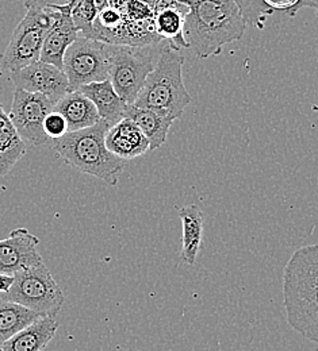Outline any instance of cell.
Instances as JSON below:
<instances>
[{"instance_id": "obj_1", "label": "cell", "mask_w": 318, "mask_h": 351, "mask_svg": "<svg viewBox=\"0 0 318 351\" xmlns=\"http://www.w3.org/2000/svg\"><path fill=\"white\" fill-rule=\"evenodd\" d=\"M188 12L184 37L198 58L221 54L224 46L242 38L247 22L234 0H183Z\"/></svg>"}, {"instance_id": "obj_2", "label": "cell", "mask_w": 318, "mask_h": 351, "mask_svg": "<svg viewBox=\"0 0 318 351\" xmlns=\"http://www.w3.org/2000/svg\"><path fill=\"white\" fill-rule=\"evenodd\" d=\"M283 303L290 327L318 345V245L298 249L286 263Z\"/></svg>"}, {"instance_id": "obj_3", "label": "cell", "mask_w": 318, "mask_h": 351, "mask_svg": "<svg viewBox=\"0 0 318 351\" xmlns=\"http://www.w3.org/2000/svg\"><path fill=\"white\" fill-rule=\"evenodd\" d=\"M109 129L110 125L100 119L91 128L67 132L57 139H50L49 145L67 165L115 186L125 169V160L107 149L104 139Z\"/></svg>"}, {"instance_id": "obj_4", "label": "cell", "mask_w": 318, "mask_h": 351, "mask_svg": "<svg viewBox=\"0 0 318 351\" xmlns=\"http://www.w3.org/2000/svg\"><path fill=\"white\" fill-rule=\"evenodd\" d=\"M184 57L179 47L166 41L153 71L139 90L136 107L159 111L172 119H179L191 103V96L183 82Z\"/></svg>"}, {"instance_id": "obj_5", "label": "cell", "mask_w": 318, "mask_h": 351, "mask_svg": "<svg viewBox=\"0 0 318 351\" xmlns=\"http://www.w3.org/2000/svg\"><path fill=\"white\" fill-rule=\"evenodd\" d=\"M164 41L145 46L113 45L109 80L115 92L128 103L136 101L148 75L156 66Z\"/></svg>"}, {"instance_id": "obj_6", "label": "cell", "mask_w": 318, "mask_h": 351, "mask_svg": "<svg viewBox=\"0 0 318 351\" xmlns=\"http://www.w3.org/2000/svg\"><path fill=\"white\" fill-rule=\"evenodd\" d=\"M53 22V8H29L0 54V71L12 73L40 61L43 45Z\"/></svg>"}, {"instance_id": "obj_7", "label": "cell", "mask_w": 318, "mask_h": 351, "mask_svg": "<svg viewBox=\"0 0 318 351\" xmlns=\"http://www.w3.org/2000/svg\"><path fill=\"white\" fill-rule=\"evenodd\" d=\"M4 296L41 317H56L65 303L64 292L44 263L15 273L14 284Z\"/></svg>"}, {"instance_id": "obj_8", "label": "cell", "mask_w": 318, "mask_h": 351, "mask_svg": "<svg viewBox=\"0 0 318 351\" xmlns=\"http://www.w3.org/2000/svg\"><path fill=\"white\" fill-rule=\"evenodd\" d=\"M111 46L80 36L67 49L63 65L68 77V92L109 79Z\"/></svg>"}, {"instance_id": "obj_9", "label": "cell", "mask_w": 318, "mask_h": 351, "mask_svg": "<svg viewBox=\"0 0 318 351\" xmlns=\"http://www.w3.org/2000/svg\"><path fill=\"white\" fill-rule=\"evenodd\" d=\"M53 110L54 103L44 95L15 88L8 115L16 132L26 143H30L32 146H44L50 142L44 130V122Z\"/></svg>"}, {"instance_id": "obj_10", "label": "cell", "mask_w": 318, "mask_h": 351, "mask_svg": "<svg viewBox=\"0 0 318 351\" xmlns=\"http://www.w3.org/2000/svg\"><path fill=\"white\" fill-rule=\"evenodd\" d=\"M10 75L15 88L41 93L54 103V106L68 93V77L65 72L47 62L37 61Z\"/></svg>"}, {"instance_id": "obj_11", "label": "cell", "mask_w": 318, "mask_h": 351, "mask_svg": "<svg viewBox=\"0 0 318 351\" xmlns=\"http://www.w3.org/2000/svg\"><path fill=\"white\" fill-rule=\"evenodd\" d=\"M40 238L27 228L19 227L0 239V273L11 274L44 263L37 247Z\"/></svg>"}, {"instance_id": "obj_12", "label": "cell", "mask_w": 318, "mask_h": 351, "mask_svg": "<svg viewBox=\"0 0 318 351\" xmlns=\"http://www.w3.org/2000/svg\"><path fill=\"white\" fill-rule=\"evenodd\" d=\"M54 10V22L46 34L40 61L52 64L64 71V54L67 49L79 37L80 32L72 21L71 5H57Z\"/></svg>"}, {"instance_id": "obj_13", "label": "cell", "mask_w": 318, "mask_h": 351, "mask_svg": "<svg viewBox=\"0 0 318 351\" xmlns=\"http://www.w3.org/2000/svg\"><path fill=\"white\" fill-rule=\"evenodd\" d=\"M107 149L121 160L129 161L149 152V141L133 121L124 118L106 134Z\"/></svg>"}, {"instance_id": "obj_14", "label": "cell", "mask_w": 318, "mask_h": 351, "mask_svg": "<svg viewBox=\"0 0 318 351\" xmlns=\"http://www.w3.org/2000/svg\"><path fill=\"white\" fill-rule=\"evenodd\" d=\"M78 90L91 100L98 110L100 119L107 122L110 128L126 118V110L129 104L115 92L109 79L87 84Z\"/></svg>"}, {"instance_id": "obj_15", "label": "cell", "mask_w": 318, "mask_h": 351, "mask_svg": "<svg viewBox=\"0 0 318 351\" xmlns=\"http://www.w3.org/2000/svg\"><path fill=\"white\" fill-rule=\"evenodd\" d=\"M57 330L58 322L54 317H40L4 342L0 351H43L54 338Z\"/></svg>"}, {"instance_id": "obj_16", "label": "cell", "mask_w": 318, "mask_h": 351, "mask_svg": "<svg viewBox=\"0 0 318 351\" xmlns=\"http://www.w3.org/2000/svg\"><path fill=\"white\" fill-rule=\"evenodd\" d=\"M54 111L60 112L65 118L68 132H78L91 128L100 121L95 104L79 90L68 92L64 97H61L56 103Z\"/></svg>"}, {"instance_id": "obj_17", "label": "cell", "mask_w": 318, "mask_h": 351, "mask_svg": "<svg viewBox=\"0 0 318 351\" xmlns=\"http://www.w3.org/2000/svg\"><path fill=\"white\" fill-rule=\"evenodd\" d=\"M126 118L133 121L139 130L145 134L149 141V150L152 152L160 149L166 143L170 129L175 122V119L168 115L150 108L136 107L135 104L128 106Z\"/></svg>"}, {"instance_id": "obj_18", "label": "cell", "mask_w": 318, "mask_h": 351, "mask_svg": "<svg viewBox=\"0 0 318 351\" xmlns=\"http://www.w3.org/2000/svg\"><path fill=\"white\" fill-rule=\"evenodd\" d=\"M26 152V142L21 138L10 115L0 104V177L8 175Z\"/></svg>"}, {"instance_id": "obj_19", "label": "cell", "mask_w": 318, "mask_h": 351, "mask_svg": "<svg viewBox=\"0 0 318 351\" xmlns=\"http://www.w3.org/2000/svg\"><path fill=\"white\" fill-rule=\"evenodd\" d=\"M178 214L183 227L181 260L187 265H194L203 238V214L195 204L179 208Z\"/></svg>"}, {"instance_id": "obj_20", "label": "cell", "mask_w": 318, "mask_h": 351, "mask_svg": "<svg viewBox=\"0 0 318 351\" xmlns=\"http://www.w3.org/2000/svg\"><path fill=\"white\" fill-rule=\"evenodd\" d=\"M36 312L8 300L0 293V348L16 332L38 320Z\"/></svg>"}, {"instance_id": "obj_21", "label": "cell", "mask_w": 318, "mask_h": 351, "mask_svg": "<svg viewBox=\"0 0 318 351\" xmlns=\"http://www.w3.org/2000/svg\"><path fill=\"white\" fill-rule=\"evenodd\" d=\"M71 16L82 37L93 40V22L98 16V8L93 0H69Z\"/></svg>"}, {"instance_id": "obj_22", "label": "cell", "mask_w": 318, "mask_h": 351, "mask_svg": "<svg viewBox=\"0 0 318 351\" xmlns=\"http://www.w3.org/2000/svg\"><path fill=\"white\" fill-rule=\"evenodd\" d=\"M241 10V14L247 23L253 25L258 29H264L267 16L273 12V8L264 0H234Z\"/></svg>"}, {"instance_id": "obj_23", "label": "cell", "mask_w": 318, "mask_h": 351, "mask_svg": "<svg viewBox=\"0 0 318 351\" xmlns=\"http://www.w3.org/2000/svg\"><path fill=\"white\" fill-rule=\"evenodd\" d=\"M44 130H45L49 139H57L68 132V125H67L65 118L60 112L53 110L46 117L45 122H44Z\"/></svg>"}, {"instance_id": "obj_24", "label": "cell", "mask_w": 318, "mask_h": 351, "mask_svg": "<svg viewBox=\"0 0 318 351\" xmlns=\"http://www.w3.org/2000/svg\"><path fill=\"white\" fill-rule=\"evenodd\" d=\"M68 3L69 0H23V4L27 10L29 8H38V10L54 8L57 5H65Z\"/></svg>"}, {"instance_id": "obj_25", "label": "cell", "mask_w": 318, "mask_h": 351, "mask_svg": "<svg viewBox=\"0 0 318 351\" xmlns=\"http://www.w3.org/2000/svg\"><path fill=\"white\" fill-rule=\"evenodd\" d=\"M305 7L313 8L318 15V0H298L294 7H291L288 11H286V14L290 16H294L299 10H302Z\"/></svg>"}, {"instance_id": "obj_26", "label": "cell", "mask_w": 318, "mask_h": 351, "mask_svg": "<svg viewBox=\"0 0 318 351\" xmlns=\"http://www.w3.org/2000/svg\"><path fill=\"white\" fill-rule=\"evenodd\" d=\"M273 11L275 10H282L283 12L288 11L291 7H294L297 4L298 0H264Z\"/></svg>"}, {"instance_id": "obj_27", "label": "cell", "mask_w": 318, "mask_h": 351, "mask_svg": "<svg viewBox=\"0 0 318 351\" xmlns=\"http://www.w3.org/2000/svg\"><path fill=\"white\" fill-rule=\"evenodd\" d=\"M12 284H14V276L0 273V293L8 292Z\"/></svg>"}, {"instance_id": "obj_28", "label": "cell", "mask_w": 318, "mask_h": 351, "mask_svg": "<svg viewBox=\"0 0 318 351\" xmlns=\"http://www.w3.org/2000/svg\"><path fill=\"white\" fill-rule=\"evenodd\" d=\"M139 1H142V3L148 4L149 7H152V8L155 10V7H156V4H157V1H159V0H139Z\"/></svg>"}]
</instances>
